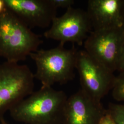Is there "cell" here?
Returning <instances> with one entry per match:
<instances>
[{
  "mask_svg": "<svg viewBox=\"0 0 124 124\" xmlns=\"http://www.w3.org/2000/svg\"><path fill=\"white\" fill-rule=\"evenodd\" d=\"M0 124H8L5 120L0 122Z\"/></svg>",
  "mask_w": 124,
  "mask_h": 124,
  "instance_id": "e0dca14e",
  "label": "cell"
},
{
  "mask_svg": "<svg viewBox=\"0 0 124 124\" xmlns=\"http://www.w3.org/2000/svg\"><path fill=\"white\" fill-rule=\"evenodd\" d=\"M111 90L113 97L115 100L124 102V73H120L118 76H116Z\"/></svg>",
  "mask_w": 124,
  "mask_h": 124,
  "instance_id": "8fae6325",
  "label": "cell"
},
{
  "mask_svg": "<svg viewBox=\"0 0 124 124\" xmlns=\"http://www.w3.org/2000/svg\"><path fill=\"white\" fill-rule=\"evenodd\" d=\"M50 1L57 9L59 8L67 9L72 7L75 3L73 0H50Z\"/></svg>",
  "mask_w": 124,
  "mask_h": 124,
  "instance_id": "4fadbf2b",
  "label": "cell"
},
{
  "mask_svg": "<svg viewBox=\"0 0 124 124\" xmlns=\"http://www.w3.org/2000/svg\"><path fill=\"white\" fill-rule=\"evenodd\" d=\"M124 42V28L118 27L92 31L83 44L91 57L114 73Z\"/></svg>",
  "mask_w": 124,
  "mask_h": 124,
  "instance_id": "8992f818",
  "label": "cell"
},
{
  "mask_svg": "<svg viewBox=\"0 0 124 124\" xmlns=\"http://www.w3.org/2000/svg\"><path fill=\"white\" fill-rule=\"evenodd\" d=\"M86 12L93 31L123 27L124 0H89Z\"/></svg>",
  "mask_w": 124,
  "mask_h": 124,
  "instance_id": "30bf717a",
  "label": "cell"
},
{
  "mask_svg": "<svg viewBox=\"0 0 124 124\" xmlns=\"http://www.w3.org/2000/svg\"><path fill=\"white\" fill-rule=\"evenodd\" d=\"M34 74L26 65L0 64V122L6 113L34 92Z\"/></svg>",
  "mask_w": 124,
  "mask_h": 124,
  "instance_id": "277c9868",
  "label": "cell"
},
{
  "mask_svg": "<svg viewBox=\"0 0 124 124\" xmlns=\"http://www.w3.org/2000/svg\"><path fill=\"white\" fill-rule=\"evenodd\" d=\"M98 124H116L107 110L102 115Z\"/></svg>",
  "mask_w": 124,
  "mask_h": 124,
  "instance_id": "5bb4252c",
  "label": "cell"
},
{
  "mask_svg": "<svg viewBox=\"0 0 124 124\" xmlns=\"http://www.w3.org/2000/svg\"><path fill=\"white\" fill-rule=\"evenodd\" d=\"M117 71H119L120 73H124V42L118 62Z\"/></svg>",
  "mask_w": 124,
  "mask_h": 124,
  "instance_id": "9a60e30c",
  "label": "cell"
},
{
  "mask_svg": "<svg viewBox=\"0 0 124 124\" xmlns=\"http://www.w3.org/2000/svg\"><path fill=\"white\" fill-rule=\"evenodd\" d=\"M67 98L62 91L41 86L9 112L13 120L25 124H62Z\"/></svg>",
  "mask_w": 124,
  "mask_h": 124,
  "instance_id": "6da1fadb",
  "label": "cell"
},
{
  "mask_svg": "<svg viewBox=\"0 0 124 124\" xmlns=\"http://www.w3.org/2000/svg\"><path fill=\"white\" fill-rule=\"evenodd\" d=\"M123 28H124V25H123Z\"/></svg>",
  "mask_w": 124,
  "mask_h": 124,
  "instance_id": "ac0fdd59",
  "label": "cell"
},
{
  "mask_svg": "<svg viewBox=\"0 0 124 124\" xmlns=\"http://www.w3.org/2000/svg\"><path fill=\"white\" fill-rule=\"evenodd\" d=\"M106 110L80 89L67 98L62 124H98Z\"/></svg>",
  "mask_w": 124,
  "mask_h": 124,
  "instance_id": "9c48e42d",
  "label": "cell"
},
{
  "mask_svg": "<svg viewBox=\"0 0 124 124\" xmlns=\"http://www.w3.org/2000/svg\"><path fill=\"white\" fill-rule=\"evenodd\" d=\"M8 10L4 0H0V15Z\"/></svg>",
  "mask_w": 124,
  "mask_h": 124,
  "instance_id": "2e32d148",
  "label": "cell"
},
{
  "mask_svg": "<svg viewBox=\"0 0 124 124\" xmlns=\"http://www.w3.org/2000/svg\"><path fill=\"white\" fill-rule=\"evenodd\" d=\"M92 29L87 12L71 7L61 16L53 19L50 28L45 32L43 36L59 41L62 46L67 42L82 46Z\"/></svg>",
  "mask_w": 124,
  "mask_h": 124,
  "instance_id": "52a82bcc",
  "label": "cell"
},
{
  "mask_svg": "<svg viewBox=\"0 0 124 124\" xmlns=\"http://www.w3.org/2000/svg\"><path fill=\"white\" fill-rule=\"evenodd\" d=\"M75 69L80 76L81 90L93 100L101 102L111 90L116 76L84 50L77 51Z\"/></svg>",
  "mask_w": 124,
  "mask_h": 124,
  "instance_id": "5b68a950",
  "label": "cell"
},
{
  "mask_svg": "<svg viewBox=\"0 0 124 124\" xmlns=\"http://www.w3.org/2000/svg\"><path fill=\"white\" fill-rule=\"evenodd\" d=\"M116 124H124V104L111 103L107 109Z\"/></svg>",
  "mask_w": 124,
  "mask_h": 124,
  "instance_id": "7c38bea8",
  "label": "cell"
},
{
  "mask_svg": "<svg viewBox=\"0 0 124 124\" xmlns=\"http://www.w3.org/2000/svg\"><path fill=\"white\" fill-rule=\"evenodd\" d=\"M7 8L30 29L51 26L57 10L50 0H4Z\"/></svg>",
  "mask_w": 124,
  "mask_h": 124,
  "instance_id": "ba28073f",
  "label": "cell"
},
{
  "mask_svg": "<svg viewBox=\"0 0 124 124\" xmlns=\"http://www.w3.org/2000/svg\"><path fill=\"white\" fill-rule=\"evenodd\" d=\"M42 42L39 35L8 9L0 15V57L6 61H24Z\"/></svg>",
  "mask_w": 124,
  "mask_h": 124,
  "instance_id": "7a4b0ae2",
  "label": "cell"
},
{
  "mask_svg": "<svg viewBox=\"0 0 124 124\" xmlns=\"http://www.w3.org/2000/svg\"><path fill=\"white\" fill-rule=\"evenodd\" d=\"M77 52L74 46L66 49L59 44L55 48L38 49L31 53L30 57L36 66L35 79L45 87H52L55 84H64L73 80Z\"/></svg>",
  "mask_w": 124,
  "mask_h": 124,
  "instance_id": "3957f363",
  "label": "cell"
}]
</instances>
